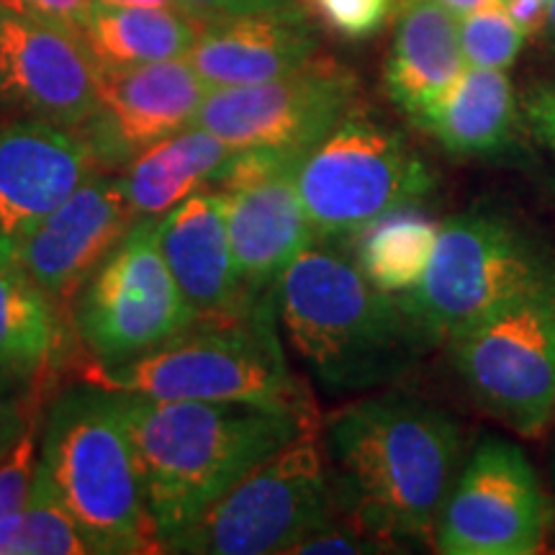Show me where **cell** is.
Wrapping results in <instances>:
<instances>
[{"label":"cell","instance_id":"cell-14","mask_svg":"<svg viewBox=\"0 0 555 555\" xmlns=\"http://www.w3.org/2000/svg\"><path fill=\"white\" fill-rule=\"evenodd\" d=\"M0 106L78 131L99 111V73L78 34L0 0Z\"/></svg>","mask_w":555,"mask_h":555},{"label":"cell","instance_id":"cell-33","mask_svg":"<svg viewBox=\"0 0 555 555\" xmlns=\"http://www.w3.org/2000/svg\"><path fill=\"white\" fill-rule=\"evenodd\" d=\"M185 3H189L193 16L204 24L208 18L232 16V13L273 9V5H283L288 0H185Z\"/></svg>","mask_w":555,"mask_h":555},{"label":"cell","instance_id":"cell-34","mask_svg":"<svg viewBox=\"0 0 555 555\" xmlns=\"http://www.w3.org/2000/svg\"><path fill=\"white\" fill-rule=\"evenodd\" d=\"M99 3H111V5H152V9H176L191 13L189 3L185 0H99ZM193 16V13H191Z\"/></svg>","mask_w":555,"mask_h":555},{"label":"cell","instance_id":"cell-21","mask_svg":"<svg viewBox=\"0 0 555 555\" xmlns=\"http://www.w3.org/2000/svg\"><path fill=\"white\" fill-rule=\"evenodd\" d=\"M457 16L440 0H404L399 9L386 93L422 127L466 73Z\"/></svg>","mask_w":555,"mask_h":555},{"label":"cell","instance_id":"cell-25","mask_svg":"<svg viewBox=\"0 0 555 555\" xmlns=\"http://www.w3.org/2000/svg\"><path fill=\"white\" fill-rule=\"evenodd\" d=\"M435 221L414 211V206L397 208L360 229L352 258L373 286L401 296L422 281L437 242Z\"/></svg>","mask_w":555,"mask_h":555},{"label":"cell","instance_id":"cell-2","mask_svg":"<svg viewBox=\"0 0 555 555\" xmlns=\"http://www.w3.org/2000/svg\"><path fill=\"white\" fill-rule=\"evenodd\" d=\"M119 393L163 553L249 470L322 422L317 409Z\"/></svg>","mask_w":555,"mask_h":555},{"label":"cell","instance_id":"cell-35","mask_svg":"<svg viewBox=\"0 0 555 555\" xmlns=\"http://www.w3.org/2000/svg\"><path fill=\"white\" fill-rule=\"evenodd\" d=\"M540 34H543V39L551 44V50H555V0L547 3V11L543 16V24H540Z\"/></svg>","mask_w":555,"mask_h":555},{"label":"cell","instance_id":"cell-19","mask_svg":"<svg viewBox=\"0 0 555 555\" xmlns=\"http://www.w3.org/2000/svg\"><path fill=\"white\" fill-rule=\"evenodd\" d=\"M314 57V26L291 0L204 21L196 44L185 54L211 90L281 78Z\"/></svg>","mask_w":555,"mask_h":555},{"label":"cell","instance_id":"cell-13","mask_svg":"<svg viewBox=\"0 0 555 555\" xmlns=\"http://www.w3.org/2000/svg\"><path fill=\"white\" fill-rule=\"evenodd\" d=\"M301 157L288 150H234L211 185L227 204L234 262L253 296L275 286L317 240L296 183Z\"/></svg>","mask_w":555,"mask_h":555},{"label":"cell","instance_id":"cell-15","mask_svg":"<svg viewBox=\"0 0 555 555\" xmlns=\"http://www.w3.org/2000/svg\"><path fill=\"white\" fill-rule=\"evenodd\" d=\"M208 88L185 57L99 73V111L78 129L103 172L196 124Z\"/></svg>","mask_w":555,"mask_h":555},{"label":"cell","instance_id":"cell-1","mask_svg":"<svg viewBox=\"0 0 555 555\" xmlns=\"http://www.w3.org/2000/svg\"><path fill=\"white\" fill-rule=\"evenodd\" d=\"M337 512L393 545L433 543L463 468V433L446 409L404 391L367 397L322 425Z\"/></svg>","mask_w":555,"mask_h":555},{"label":"cell","instance_id":"cell-4","mask_svg":"<svg viewBox=\"0 0 555 555\" xmlns=\"http://www.w3.org/2000/svg\"><path fill=\"white\" fill-rule=\"evenodd\" d=\"M39 474L99 555L163 553L121 393L75 380L41 422Z\"/></svg>","mask_w":555,"mask_h":555},{"label":"cell","instance_id":"cell-23","mask_svg":"<svg viewBox=\"0 0 555 555\" xmlns=\"http://www.w3.org/2000/svg\"><path fill=\"white\" fill-rule=\"evenodd\" d=\"M232 147L198 124L159 139L131 159L121 185L139 219H157L193 193L211 189Z\"/></svg>","mask_w":555,"mask_h":555},{"label":"cell","instance_id":"cell-32","mask_svg":"<svg viewBox=\"0 0 555 555\" xmlns=\"http://www.w3.org/2000/svg\"><path fill=\"white\" fill-rule=\"evenodd\" d=\"M3 3L16 5L21 11L52 21V24L75 34L86 26V21L95 9V0H3Z\"/></svg>","mask_w":555,"mask_h":555},{"label":"cell","instance_id":"cell-31","mask_svg":"<svg viewBox=\"0 0 555 555\" xmlns=\"http://www.w3.org/2000/svg\"><path fill=\"white\" fill-rule=\"evenodd\" d=\"M522 119L538 142H543L555 155V82H540L527 90Z\"/></svg>","mask_w":555,"mask_h":555},{"label":"cell","instance_id":"cell-5","mask_svg":"<svg viewBox=\"0 0 555 555\" xmlns=\"http://www.w3.org/2000/svg\"><path fill=\"white\" fill-rule=\"evenodd\" d=\"M399 298L429 345L522 304L555 307V245L504 214L470 208L442 221L425 275Z\"/></svg>","mask_w":555,"mask_h":555},{"label":"cell","instance_id":"cell-28","mask_svg":"<svg viewBox=\"0 0 555 555\" xmlns=\"http://www.w3.org/2000/svg\"><path fill=\"white\" fill-rule=\"evenodd\" d=\"M41 422H44V414L37 416L9 448V453L0 457V519L11 517L29 502L39 468Z\"/></svg>","mask_w":555,"mask_h":555},{"label":"cell","instance_id":"cell-17","mask_svg":"<svg viewBox=\"0 0 555 555\" xmlns=\"http://www.w3.org/2000/svg\"><path fill=\"white\" fill-rule=\"evenodd\" d=\"M99 159L78 131L39 119L0 127V237L18 240L80 189Z\"/></svg>","mask_w":555,"mask_h":555},{"label":"cell","instance_id":"cell-9","mask_svg":"<svg viewBox=\"0 0 555 555\" xmlns=\"http://www.w3.org/2000/svg\"><path fill=\"white\" fill-rule=\"evenodd\" d=\"M73 324L90 360L129 363L172 343L196 317L155 240V219H137L75 298Z\"/></svg>","mask_w":555,"mask_h":555},{"label":"cell","instance_id":"cell-22","mask_svg":"<svg viewBox=\"0 0 555 555\" xmlns=\"http://www.w3.org/2000/svg\"><path fill=\"white\" fill-rule=\"evenodd\" d=\"M519 121L522 103L504 69L466 67L420 129L455 157H491L509 147Z\"/></svg>","mask_w":555,"mask_h":555},{"label":"cell","instance_id":"cell-16","mask_svg":"<svg viewBox=\"0 0 555 555\" xmlns=\"http://www.w3.org/2000/svg\"><path fill=\"white\" fill-rule=\"evenodd\" d=\"M137 219L121 178L95 172L50 217L11 242L26 273L73 322L75 298Z\"/></svg>","mask_w":555,"mask_h":555},{"label":"cell","instance_id":"cell-10","mask_svg":"<svg viewBox=\"0 0 555 555\" xmlns=\"http://www.w3.org/2000/svg\"><path fill=\"white\" fill-rule=\"evenodd\" d=\"M470 399L519 437L545 433L555 416V307L522 304L448 343Z\"/></svg>","mask_w":555,"mask_h":555},{"label":"cell","instance_id":"cell-30","mask_svg":"<svg viewBox=\"0 0 555 555\" xmlns=\"http://www.w3.org/2000/svg\"><path fill=\"white\" fill-rule=\"evenodd\" d=\"M314 5L327 26L350 39L376 34L391 11V0H314Z\"/></svg>","mask_w":555,"mask_h":555},{"label":"cell","instance_id":"cell-26","mask_svg":"<svg viewBox=\"0 0 555 555\" xmlns=\"http://www.w3.org/2000/svg\"><path fill=\"white\" fill-rule=\"evenodd\" d=\"M93 547L73 515L52 494L44 476L34 478L29 502L0 519V555H90Z\"/></svg>","mask_w":555,"mask_h":555},{"label":"cell","instance_id":"cell-20","mask_svg":"<svg viewBox=\"0 0 555 555\" xmlns=\"http://www.w3.org/2000/svg\"><path fill=\"white\" fill-rule=\"evenodd\" d=\"M75 343V324L26 273L13 242L0 237V373L54 397Z\"/></svg>","mask_w":555,"mask_h":555},{"label":"cell","instance_id":"cell-3","mask_svg":"<svg viewBox=\"0 0 555 555\" xmlns=\"http://www.w3.org/2000/svg\"><path fill=\"white\" fill-rule=\"evenodd\" d=\"M278 324L327 391L406 376L429 343L399 296L367 281L335 240H314L275 283Z\"/></svg>","mask_w":555,"mask_h":555},{"label":"cell","instance_id":"cell-12","mask_svg":"<svg viewBox=\"0 0 555 555\" xmlns=\"http://www.w3.org/2000/svg\"><path fill=\"white\" fill-rule=\"evenodd\" d=\"M358 106V80L314 57L281 78L208 90L196 124L232 150L307 152Z\"/></svg>","mask_w":555,"mask_h":555},{"label":"cell","instance_id":"cell-29","mask_svg":"<svg viewBox=\"0 0 555 555\" xmlns=\"http://www.w3.org/2000/svg\"><path fill=\"white\" fill-rule=\"evenodd\" d=\"M54 397L39 388L16 384L0 373V457L9 453V448L26 433L37 416L47 412Z\"/></svg>","mask_w":555,"mask_h":555},{"label":"cell","instance_id":"cell-6","mask_svg":"<svg viewBox=\"0 0 555 555\" xmlns=\"http://www.w3.org/2000/svg\"><path fill=\"white\" fill-rule=\"evenodd\" d=\"M275 317L268 304H255L240 317L198 322L201 330L193 324L172 343L129 363L88 360L78 380L152 399L317 409L283 360Z\"/></svg>","mask_w":555,"mask_h":555},{"label":"cell","instance_id":"cell-18","mask_svg":"<svg viewBox=\"0 0 555 555\" xmlns=\"http://www.w3.org/2000/svg\"><path fill=\"white\" fill-rule=\"evenodd\" d=\"M155 240L180 294L198 322H219L253 309L242 283L219 191L193 193L155 219Z\"/></svg>","mask_w":555,"mask_h":555},{"label":"cell","instance_id":"cell-8","mask_svg":"<svg viewBox=\"0 0 555 555\" xmlns=\"http://www.w3.org/2000/svg\"><path fill=\"white\" fill-rule=\"evenodd\" d=\"M296 183L314 237L339 242L422 204L437 180L399 129L356 106L301 157Z\"/></svg>","mask_w":555,"mask_h":555},{"label":"cell","instance_id":"cell-27","mask_svg":"<svg viewBox=\"0 0 555 555\" xmlns=\"http://www.w3.org/2000/svg\"><path fill=\"white\" fill-rule=\"evenodd\" d=\"M457 29L468 67H512L527 37V29L512 16L504 0H486L478 9L457 16Z\"/></svg>","mask_w":555,"mask_h":555},{"label":"cell","instance_id":"cell-7","mask_svg":"<svg viewBox=\"0 0 555 555\" xmlns=\"http://www.w3.org/2000/svg\"><path fill=\"white\" fill-rule=\"evenodd\" d=\"M335 517L337 499L319 422L249 470L172 538L165 553L291 555Z\"/></svg>","mask_w":555,"mask_h":555},{"label":"cell","instance_id":"cell-24","mask_svg":"<svg viewBox=\"0 0 555 555\" xmlns=\"http://www.w3.org/2000/svg\"><path fill=\"white\" fill-rule=\"evenodd\" d=\"M198 31L201 21L185 11L95 0V9L78 37L95 73H103L185 57L196 44Z\"/></svg>","mask_w":555,"mask_h":555},{"label":"cell","instance_id":"cell-11","mask_svg":"<svg viewBox=\"0 0 555 555\" xmlns=\"http://www.w3.org/2000/svg\"><path fill=\"white\" fill-rule=\"evenodd\" d=\"M551 512L525 450L486 437L463 463L442 506L435 551L446 555H532L547 538Z\"/></svg>","mask_w":555,"mask_h":555},{"label":"cell","instance_id":"cell-36","mask_svg":"<svg viewBox=\"0 0 555 555\" xmlns=\"http://www.w3.org/2000/svg\"><path fill=\"white\" fill-rule=\"evenodd\" d=\"M440 3H446L455 16H463V13H470L474 9H478V5H483L486 0H440Z\"/></svg>","mask_w":555,"mask_h":555}]
</instances>
